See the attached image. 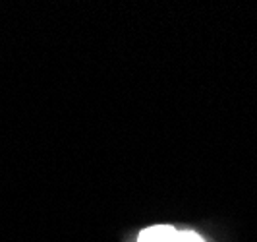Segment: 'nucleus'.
I'll return each mask as SVG.
<instances>
[{
    "label": "nucleus",
    "mask_w": 257,
    "mask_h": 242,
    "mask_svg": "<svg viewBox=\"0 0 257 242\" xmlns=\"http://www.w3.org/2000/svg\"><path fill=\"white\" fill-rule=\"evenodd\" d=\"M178 232L174 225L168 223H157L145 229L138 234L136 242H178Z\"/></svg>",
    "instance_id": "f257e3e1"
},
{
    "label": "nucleus",
    "mask_w": 257,
    "mask_h": 242,
    "mask_svg": "<svg viewBox=\"0 0 257 242\" xmlns=\"http://www.w3.org/2000/svg\"><path fill=\"white\" fill-rule=\"evenodd\" d=\"M178 242H207L203 234H199L197 230H180L178 232Z\"/></svg>",
    "instance_id": "f03ea898"
}]
</instances>
